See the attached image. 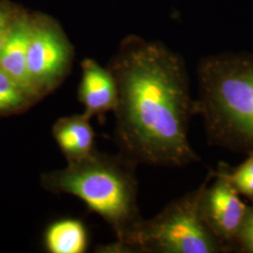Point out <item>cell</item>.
<instances>
[{"label":"cell","instance_id":"cell-1","mask_svg":"<svg viewBox=\"0 0 253 253\" xmlns=\"http://www.w3.org/2000/svg\"><path fill=\"white\" fill-rule=\"evenodd\" d=\"M108 68L118 85L120 153L136 164L161 167L198 162L189 141L194 100L180 57L160 42L130 36Z\"/></svg>","mask_w":253,"mask_h":253},{"label":"cell","instance_id":"cell-2","mask_svg":"<svg viewBox=\"0 0 253 253\" xmlns=\"http://www.w3.org/2000/svg\"><path fill=\"white\" fill-rule=\"evenodd\" d=\"M193 112L203 118L212 144L238 153L253 152V54L204 60Z\"/></svg>","mask_w":253,"mask_h":253},{"label":"cell","instance_id":"cell-3","mask_svg":"<svg viewBox=\"0 0 253 253\" xmlns=\"http://www.w3.org/2000/svg\"><path fill=\"white\" fill-rule=\"evenodd\" d=\"M136 165L121 153L111 156L94 150L83 160L68 163L63 169L42 173L41 185L54 194L81 199L108 223L120 243L142 219Z\"/></svg>","mask_w":253,"mask_h":253},{"label":"cell","instance_id":"cell-4","mask_svg":"<svg viewBox=\"0 0 253 253\" xmlns=\"http://www.w3.org/2000/svg\"><path fill=\"white\" fill-rule=\"evenodd\" d=\"M210 172L198 189L167 205L149 219L142 218L120 243L100 249V253H226L209 230L201 211V199Z\"/></svg>","mask_w":253,"mask_h":253},{"label":"cell","instance_id":"cell-5","mask_svg":"<svg viewBox=\"0 0 253 253\" xmlns=\"http://www.w3.org/2000/svg\"><path fill=\"white\" fill-rule=\"evenodd\" d=\"M73 57V44L54 18L43 13L30 14L27 70L41 100L63 83L71 72Z\"/></svg>","mask_w":253,"mask_h":253},{"label":"cell","instance_id":"cell-6","mask_svg":"<svg viewBox=\"0 0 253 253\" xmlns=\"http://www.w3.org/2000/svg\"><path fill=\"white\" fill-rule=\"evenodd\" d=\"M212 174L215 180L203 191L201 211L211 233L230 252L235 249L249 206L230 182L216 172Z\"/></svg>","mask_w":253,"mask_h":253},{"label":"cell","instance_id":"cell-7","mask_svg":"<svg viewBox=\"0 0 253 253\" xmlns=\"http://www.w3.org/2000/svg\"><path fill=\"white\" fill-rule=\"evenodd\" d=\"M118 85L109 68H103L96 60L84 58L82 61V79L78 100L84 107V114L91 118H103L114 112L118 104Z\"/></svg>","mask_w":253,"mask_h":253},{"label":"cell","instance_id":"cell-8","mask_svg":"<svg viewBox=\"0 0 253 253\" xmlns=\"http://www.w3.org/2000/svg\"><path fill=\"white\" fill-rule=\"evenodd\" d=\"M30 14L24 11L0 49V68L37 101L41 100L30 81L27 53Z\"/></svg>","mask_w":253,"mask_h":253},{"label":"cell","instance_id":"cell-9","mask_svg":"<svg viewBox=\"0 0 253 253\" xmlns=\"http://www.w3.org/2000/svg\"><path fill=\"white\" fill-rule=\"evenodd\" d=\"M90 119L82 114L59 118L55 121L52 132L67 163L78 162L95 150V132Z\"/></svg>","mask_w":253,"mask_h":253},{"label":"cell","instance_id":"cell-10","mask_svg":"<svg viewBox=\"0 0 253 253\" xmlns=\"http://www.w3.org/2000/svg\"><path fill=\"white\" fill-rule=\"evenodd\" d=\"M44 245L51 253H83L87 250L88 235L81 220L63 218L47 228Z\"/></svg>","mask_w":253,"mask_h":253},{"label":"cell","instance_id":"cell-11","mask_svg":"<svg viewBox=\"0 0 253 253\" xmlns=\"http://www.w3.org/2000/svg\"><path fill=\"white\" fill-rule=\"evenodd\" d=\"M37 100L0 68V116L20 113Z\"/></svg>","mask_w":253,"mask_h":253},{"label":"cell","instance_id":"cell-12","mask_svg":"<svg viewBox=\"0 0 253 253\" xmlns=\"http://www.w3.org/2000/svg\"><path fill=\"white\" fill-rule=\"evenodd\" d=\"M217 174L224 177L236 191L247 197L253 199V152L248 154V158L233 170H228L225 167H220Z\"/></svg>","mask_w":253,"mask_h":253},{"label":"cell","instance_id":"cell-13","mask_svg":"<svg viewBox=\"0 0 253 253\" xmlns=\"http://www.w3.org/2000/svg\"><path fill=\"white\" fill-rule=\"evenodd\" d=\"M23 12L7 1L0 2V49Z\"/></svg>","mask_w":253,"mask_h":253},{"label":"cell","instance_id":"cell-14","mask_svg":"<svg viewBox=\"0 0 253 253\" xmlns=\"http://www.w3.org/2000/svg\"><path fill=\"white\" fill-rule=\"evenodd\" d=\"M235 250L240 253H253V205L249 206L235 242Z\"/></svg>","mask_w":253,"mask_h":253},{"label":"cell","instance_id":"cell-15","mask_svg":"<svg viewBox=\"0 0 253 253\" xmlns=\"http://www.w3.org/2000/svg\"><path fill=\"white\" fill-rule=\"evenodd\" d=\"M252 202H253V199L252 200Z\"/></svg>","mask_w":253,"mask_h":253}]
</instances>
